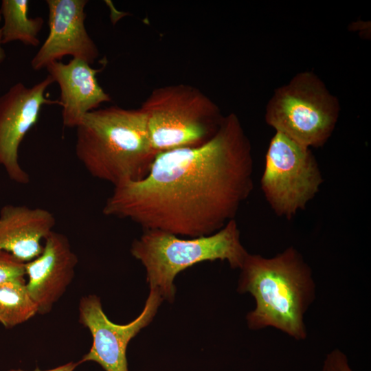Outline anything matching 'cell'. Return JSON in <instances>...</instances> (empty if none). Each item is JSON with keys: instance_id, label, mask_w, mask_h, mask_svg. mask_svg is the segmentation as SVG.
Instances as JSON below:
<instances>
[{"instance_id": "1", "label": "cell", "mask_w": 371, "mask_h": 371, "mask_svg": "<svg viewBox=\"0 0 371 371\" xmlns=\"http://www.w3.org/2000/svg\"><path fill=\"white\" fill-rule=\"evenodd\" d=\"M250 142L234 113L205 143L158 153L145 177L113 187L102 213L178 236L211 235L254 187Z\"/></svg>"}, {"instance_id": "2", "label": "cell", "mask_w": 371, "mask_h": 371, "mask_svg": "<svg viewBox=\"0 0 371 371\" xmlns=\"http://www.w3.org/2000/svg\"><path fill=\"white\" fill-rule=\"evenodd\" d=\"M240 270L236 290L249 293L256 304L246 315L248 328L271 327L305 340L304 316L316 291L312 270L302 255L292 246L271 258L248 254Z\"/></svg>"}, {"instance_id": "3", "label": "cell", "mask_w": 371, "mask_h": 371, "mask_svg": "<svg viewBox=\"0 0 371 371\" xmlns=\"http://www.w3.org/2000/svg\"><path fill=\"white\" fill-rule=\"evenodd\" d=\"M76 128L78 159L91 176L113 187L145 177L157 155L139 108H99Z\"/></svg>"}, {"instance_id": "4", "label": "cell", "mask_w": 371, "mask_h": 371, "mask_svg": "<svg viewBox=\"0 0 371 371\" xmlns=\"http://www.w3.org/2000/svg\"><path fill=\"white\" fill-rule=\"evenodd\" d=\"M131 254L144 267L150 289L164 300H175L174 280L182 271L205 261H227L232 269L241 267L249 254L240 241L235 219L208 236L181 238L157 229H144L131 246Z\"/></svg>"}, {"instance_id": "5", "label": "cell", "mask_w": 371, "mask_h": 371, "mask_svg": "<svg viewBox=\"0 0 371 371\" xmlns=\"http://www.w3.org/2000/svg\"><path fill=\"white\" fill-rule=\"evenodd\" d=\"M139 109L157 154L205 143L216 134L223 117L208 96L186 84L155 89Z\"/></svg>"}, {"instance_id": "6", "label": "cell", "mask_w": 371, "mask_h": 371, "mask_svg": "<svg viewBox=\"0 0 371 371\" xmlns=\"http://www.w3.org/2000/svg\"><path fill=\"white\" fill-rule=\"evenodd\" d=\"M339 113L336 97L318 76L304 71L274 91L265 120L276 132L306 147L317 148L330 137Z\"/></svg>"}, {"instance_id": "7", "label": "cell", "mask_w": 371, "mask_h": 371, "mask_svg": "<svg viewBox=\"0 0 371 371\" xmlns=\"http://www.w3.org/2000/svg\"><path fill=\"white\" fill-rule=\"evenodd\" d=\"M323 179L310 148L276 132L269 144L261 189L273 212L291 219L319 192Z\"/></svg>"}, {"instance_id": "8", "label": "cell", "mask_w": 371, "mask_h": 371, "mask_svg": "<svg viewBox=\"0 0 371 371\" xmlns=\"http://www.w3.org/2000/svg\"><path fill=\"white\" fill-rule=\"evenodd\" d=\"M164 301L159 292L150 289L140 314L131 322L117 324L104 313L95 295L82 297L79 303V322L90 331L93 342L78 362L94 361L105 371H128L126 348L131 340L153 321Z\"/></svg>"}, {"instance_id": "9", "label": "cell", "mask_w": 371, "mask_h": 371, "mask_svg": "<svg viewBox=\"0 0 371 371\" xmlns=\"http://www.w3.org/2000/svg\"><path fill=\"white\" fill-rule=\"evenodd\" d=\"M54 82L47 75L32 87L17 82L0 95V166L17 183L25 185L30 181L28 173L19 160L22 141L36 124L43 105H60L59 100L46 97L47 88Z\"/></svg>"}, {"instance_id": "10", "label": "cell", "mask_w": 371, "mask_h": 371, "mask_svg": "<svg viewBox=\"0 0 371 371\" xmlns=\"http://www.w3.org/2000/svg\"><path fill=\"white\" fill-rule=\"evenodd\" d=\"M87 0H47L49 34L30 61L32 69H45L66 56L94 63L100 53L85 27Z\"/></svg>"}, {"instance_id": "11", "label": "cell", "mask_w": 371, "mask_h": 371, "mask_svg": "<svg viewBox=\"0 0 371 371\" xmlns=\"http://www.w3.org/2000/svg\"><path fill=\"white\" fill-rule=\"evenodd\" d=\"M78 258L67 238L52 231L45 239L43 251L25 263V282L38 313H48L72 281Z\"/></svg>"}, {"instance_id": "12", "label": "cell", "mask_w": 371, "mask_h": 371, "mask_svg": "<svg viewBox=\"0 0 371 371\" xmlns=\"http://www.w3.org/2000/svg\"><path fill=\"white\" fill-rule=\"evenodd\" d=\"M45 69L60 87L59 102L65 127L76 128L88 113L111 100L96 78L102 68L94 69L82 60L71 58L67 63L53 62Z\"/></svg>"}, {"instance_id": "13", "label": "cell", "mask_w": 371, "mask_h": 371, "mask_svg": "<svg viewBox=\"0 0 371 371\" xmlns=\"http://www.w3.org/2000/svg\"><path fill=\"white\" fill-rule=\"evenodd\" d=\"M55 225L54 214L46 209L5 205L0 210V251L30 262L41 254Z\"/></svg>"}, {"instance_id": "14", "label": "cell", "mask_w": 371, "mask_h": 371, "mask_svg": "<svg viewBox=\"0 0 371 371\" xmlns=\"http://www.w3.org/2000/svg\"><path fill=\"white\" fill-rule=\"evenodd\" d=\"M27 0H2L0 13L3 21L1 30L2 44L19 41L25 45L37 47L38 34L44 25L41 16H28Z\"/></svg>"}, {"instance_id": "15", "label": "cell", "mask_w": 371, "mask_h": 371, "mask_svg": "<svg viewBox=\"0 0 371 371\" xmlns=\"http://www.w3.org/2000/svg\"><path fill=\"white\" fill-rule=\"evenodd\" d=\"M25 282L23 278L0 283V324L7 328L25 322L38 313Z\"/></svg>"}, {"instance_id": "16", "label": "cell", "mask_w": 371, "mask_h": 371, "mask_svg": "<svg viewBox=\"0 0 371 371\" xmlns=\"http://www.w3.org/2000/svg\"><path fill=\"white\" fill-rule=\"evenodd\" d=\"M25 276L24 262L16 259L7 252L0 251V283L23 278Z\"/></svg>"}, {"instance_id": "17", "label": "cell", "mask_w": 371, "mask_h": 371, "mask_svg": "<svg viewBox=\"0 0 371 371\" xmlns=\"http://www.w3.org/2000/svg\"><path fill=\"white\" fill-rule=\"evenodd\" d=\"M321 371H353L347 356L339 349L330 351L325 357Z\"/></svg>"}, {"instance_id": "18", "label": "cell", "mask_w": 371, "mask_h": 371, "mask_svg": "<svg viewBox=\"0 0 371 371\" xmlns=\"http://www.w3.org/2000/svg\"><path fill=\"white\" fill-rule=\"evenodd\" d=\"M79 364L80 363L78 361V362L71 361L64 365H61L60 366H58L56 368L49 369V370H41L37 368L35 370H32V371H74ZM8 371H27V370H23L21 369H10Z\"/></svg>"}, {"instance_id": "19", "label": "cell", "mask_w": 371, "mask_h": 371, "mask_svg": "<svg viewBox=\"0 0 371 371\" xmlns=\"http://www.w3.org/2000/svg\"><path fill=\"white\" fill-rule=\"evenodd\" d=\"M1 20H2V18L0 13V23ZM2 45L3 44H2V41H1V30L0 27V65H1L4 62L6 58V54Z\"/></svg>"}]
</instances>
